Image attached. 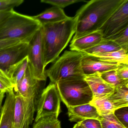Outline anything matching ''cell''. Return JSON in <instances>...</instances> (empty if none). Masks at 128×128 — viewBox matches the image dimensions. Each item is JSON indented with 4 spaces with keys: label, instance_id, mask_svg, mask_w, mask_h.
<instances>
[{
    "label": "cell",
    "instance_id": "1",
    "mask_svg": "<svg viewBox=\"0 0 128 128\" xmlns=\"http://www.w3.org/2000/svg\"><path fill=\"white\" fill-rule=\"evenodd\" d=\"M125 0H92L76 12L75 33L72 41L99 30Z\"/></svg>",
    "mask_w": 128,
    "mask_h": 128
},
{
    "label": "cell",
    "instance_id": "2",
    "mask_svg": "<svg viewBox=\"0 0 128 128\" xmlns=\"http://www.w3.org/2000/svg\"><path fill=\"white\" fill-rule=\"evenodd\" d=\"M76 18L70 17L62 21L42 26L44 67L54 62L66 48L75 34Z\"/></svg>",
    "mask_w": 128,
    "mask_h": 128
},
{
    "label": "cell",
    "instance_id": "3",
    "mask_svg": "<svg viewBox=\"0 0 128 128\" xmlns=\"http://www.w3.org/2000/svg\"><path fill=\"white\" fill-rule=\"evenodd\" d=\"M41 26L32 16L14 11L0 24V39L16 40L29 43Z\"/></svg>",
    "mask_w": 128,
    "mask_h": 128
},
{
    "label": "cell",
    "instance_id": "4",
    "mask_svg": "<svg viewBox=\"0 0 128 128\" xmlns=\"http://www.w3.org/2000/svg\"><path fill=\"white\" fill-rule=\"evenodd\" d=\"M86 54L83 52L66 50L51 66L45 70L46 75L51 82L56 84L60 80L84 78L82 62Z\"/></svg>",
    "mask_w": 128,
    "mask_h": 128
},
{
    "label": "cell",
    "instance_id": "5",
    "mask_svg": "<svg viewBox=\"0 0 128 128\" xmlns=\"http://www.w3.org/2000/svg\"><path fill=\"white\" fill-rule=\"evenodd\" d=\"M61 101L67 108L90 103L93 95L84 78L60 80L56 83Z\"/></svg>",
    "mask_w": 128,
    "mask_h": 128
},
{
    "label": "cell",
    "instance_id": "6",
    "mask_svg": "<svg viewBox=\"0 0 128 128\" xmlns=\"http://www.w3.org/2000/svg\"><path fill=\"white\" fill-rule=\"evenodd\" d=\"M61 101L56 84L50 82L42 90L38 99L35 122L40 118L48 116L58 118L61 112Z\"/></svg>",
    "mask_w": 128,
    "mask_h": 128
},
{
    "label": "cell",
    "instance_id": "7",
    "mask_svg": "<svg viewBox=\"0 0 128 128\" xmlns=\"http://www.w3.org/2000/svg\"><path fill=\"white\" fill-rule=\"evenodd\" d=\"M28 46V42H21L0 49V72L13 80L16 69L27 56Z\"/></svg>",
    "mask_w": 128,
    "mask_h": 128
},
{
    "label": "cell",
    "instance_id": "8",
    "mask_svg": "<svg viewBox=\"0 0 128 128\" xmlns=\"http://www.w3.org/2000/svg\"><path fill=\"white\" fill-rule=\"evenodd\" d=\"M27 57L34 77L40 81H46L43 62L42 26L28 43Z\"/></svg>",
    "mask_w": 128,
    "mask_h": 128
},
{
    "label": "cell",
    "instance_id": "9",
    "mask_svg": "<svg viewBox=\"0 0 128 128\" xmlns=\"http://www.w3.org/2000/svg\"><path fill=\"white\" fill-rule=\"evenodd\" d=\"M39 96L25 98L15 94L14 126L15 128H29L34 120Z\"/></svg>",
    "mask_w": 128,
    "mask_h": 128
},
{
    "label": "cell",
    "instance_id": "10",
    "mask_svg": "<svg viewBox=\"0 0 128 128\" xmlns=\"http://www.w3.org/2000/svg\"><path fill=\"white\" fill-rule=\"evenodd\" d=\"M128 27V0H125L100 29L103 38H108Z\"/></svg>",
    "mask_w": 128,
    "mask_h": 128
},
{
    "label": "cell",
    "instance_id": "11",
    "mask_svg": "<svg viewBox=\"0 0 128 128\" xmlns=\"http://www.w3.org/2000/svg\"><path fill=\"white\" fill-rule=\"evenodd\" d=\"M34 77L31 68L28 64L24 75L15 85L14 91L24 98L40 96L42 89V82Z\"/></svg>",
    "mask_w": 128,
    "mask_h": 128
},
{
    "label": "cell",
    "instance_id": "12",
    "mask_svg": "<svg viewBox=\"0 0 128 128\" xmlns=\"http://www.w3.org/2000/svg\"><path fill=\"white\" fill-rule=\"evenodd\" d=\"M119 64L103 61L94 56L86 54L84 57L82 62V69L85 76L117 70Z\"/></svg>",
    "mask_w": 128,
    "mask_h": 128
},
{
    "label": "cell",
    "instance_id": "13",
    "mask_svg": "<svg viewBox=\"0 0 128 128\" xmlns=\"http://www.w3.org/2000/svg\"><path fill=\"white\" fill-rule=\"evenodd\" d=\"M84 79L90 88L94 98L109 96L115 90V87L102 78L99 73L85 76Z\"/></svg>",
    "mask_w": 128,
    "mask_h": 128
},
{
    "label": "cell",
    "instance_id": "14",
    "mask_svg": "<svg viewBox=\"0 0 128 128\" xmlns=\"http://www.w3.org/2000/svg\"><path fill=\"white\" fill-rule=\"evenodd\" d=\"M69 120L71 122H82L88 119L98 120L100 115L96 108L89 104L68 108Z\"/></svg>",
    "mask_w": 128,
    "mask_h": 128
},
{
    "label": "cell",
    "instance_id": "15",
    "mask_svg": "<svg viewBox=\"0 0 128 128\" xmlns=\"http://www.w3.org/2000/svg\"><path fill=\"white\" fill-rule=\"evenodd\" d=\"M15 93L14 90L6 93V97L0 113V128H14Z\"/></svg>",
    "mask_w": 128,
    "mask_h": 128
},
{
    "label": "cell",
    "instance_id": "16",
    "mask_svg": "<svg viewBox=\"0 0 128 128\" xmlns=\"http://www.w3.org/2000/svg\"><path fill=\"white\" fill-rule=\"evenodd\" d=\"M102 38V31L100 30H97L71 41L70 50L83 52L98 44Z\"/></svg>",
    "mask_w": 128,
    "mask_h": 128
},
{
    "label": "cell",
    "instance_id": "17",
    "mask_svg": "<svg viewBox=\"0 0 128 128\" xmlns=\"http://www.w3.org/2000/svg\"><path fill=\"white\" fill-rule=\"evenodd\" d=\"M41 25L57 23L68 18L63 9L53 6L45 10L40 14L32 16Z\"/></svg>",
    "mask_w": 128,
    "mask_h": 128
},
{
    "label": "cell",
    "instance_id": "18",
    "mask_svg": "<svg viewBox=\"0 0 128 128\" xmlns=\"http://www.w3.org/2000/svg\"><path fill=\"white\" fill-rule=\"evenodd\" d=\"M108 98L116 109L128 106V83L115 88L114 92Z\"/></svg>",
    "mask_w": 128,
    "mask_h": 128
},
{
    "label": "cell",
    "instance_id": "19",
    "mask_svg": "<svg viewBox=\"0 0 128 128\" xmlns=\"http://www.w3.org/2000/svg\"><path fill=\"white\" fill-rule=\"evenodd\" d=\"M121 49L115 42L110 40L102 38V41L96 46L84 51L83 52L90 55L102 54L116 51Z\"/></svg>",
    "mask_w": 128,
    "mask_h": 128
},
{
    "label": "cell",
    "instance_id": "20",
    "mask_svg": "<svg viewBox=\"0 0 128 128\" xmlns=\"http://www.w3.org/2000/svg\"><path fill=\"white\" fill-rule=\"evenodd\" d=\"M92 56L103 61L128 64V52L122 48L110 53Z\"/></svg>",
    "mask_w": 128,
    "mask_h": 128
},
{
    "label": "cell",
    "instance_id": "21",
    "mask_svg": "<svg viewBox=\"0 0 128 128\" xmlns=\"http://www.w3.org/2000/svg\"><path fill=\"white\" fill-rule=\"evenodd\" d=\"M108 96L93 98L90 104L94 106L100 115L114 114L116 108L108 98Z\"/></svg>",
    "mask_w": 128,
    "mask_h": 128
},
{
    "label": "cell",
    "instance_id": "22",
    "mask_svg": "<svg viewBox=\"0 0 128 128\" xmlns=\"http://www.w3.org/2000/svg\"><path fill=\"white\" fill-rule=\"evenodd\" d=\"M100 74L101 78L106 82L115 88L128 83V80H124L119 78L117 74L116 70L106 71Z\"/></svg>",
    "mask_w": 128,
    "mask_h": 128
},
{
    "label": "cell",
    "instance_id": "23",
    "mask_svg": "<svg viewBox=\"0 0 128 128\" xmlns=\"http://www.w3.org/2000/svg\"><path fill=\"white\" fill-rule=\"evenodd\" d=\"M33 128H61L60 121L54 116L42 118L35 122Z\"/></svg>",
    "mask_w": 128,
    "mask_h": 128
},
{
    "label": "cell",
    "instance_id": "24",
    "mask_svg": "<svg viewBox=\"0 0 128 128\" xmlns=\"http://www.w3.org/2000/svg\"><path fill=\"white\" fill-rule=\"evenodd\" d=\"M100 120L102 128H126L120 122L114 114L106 115H100Z\"/></svg>",
    "mask_w": 128,
    "mask_h": 128
},
{
    "label": "cell",
    "instance_id": "25",
    "mask_svg": "<svg viewBox=\"0 0 128 128\" xmlns=\"http://www.w3.org/2000/svg\"><path fill=\"white\" fill-rule=\"evenodd\" d=\"M116 42L122 49L128 51V27L119 33L108 38Z\"/></svg>",
    "mask_w": 128,
    "mask_h": 128
},
{
    "label": "cell",
    "instance_id": "26",
    "mask_svg": "<svg viewBox=\"0 0 128 128\" xmlns=\"http://www.w3.org/2000/svg\"><path fill=\"white\" fill-rule=\"evenodd\" d=\"M15 84L14 81L4 72H0V90L6 93L14 90Z\"/></svg>",
    "mask_w": 128,
    "mask_h": 128
},
{
    "label": "cell",
    "instance_id": "27",
    "mask_svg": "<svg viewBox=\"0 0 128 128\" xmlns=\"http://www.w3.org/2000/svg\"><path fill=\"white\" fill-rule=\"evenodd\" d=\"M114 114L125 128H128V106L115 109Z\"/></svg>",
    "mask_w": 128,
    "mask_h": 128
},
{
    "label": "cell",
    "instance_id": "28",
    "mask_svg": "<svg viewBox=\"0 0 128 128\" xmlns=\"http://www.w3.org/2000/svg\"><path fill=\"white\" fill-rule=\"evenodd\" d=\"M80 2L86 1L83 0H42L41 1L42 2L50 4L61 9Z\"/></svg>",
    "mask_w": 128,
    "mask_h": 128
},
{
    "label": "cell",
    "instance_id": "29",
    "mask_svg": "<svg viewBox=\"0 0 128 128\" xmlns=\"http://www.w3.org/2000/svg\"><path fill=\"white\" fill-rule=\"evenodd\" d=\"M28 58L27 56L16 70L12 78L15 85L24 75L28 66Z\"/></svg>",
    "mask_w": 128,
    "mask_h": 128
},
{
    "label": "cell",
    "instance_id": "30",
    "mask_svg": "<svg viewBox=\"0 0 128 128\" xmlns=\"http://www.w3.org/2000/svg\"><path fill=\"white\" fill-rule=\"evenodd\" d=\"M24 2V0H0V10L13 9L14 7L20 6Z\"/></svg>",
    "mask_w": 128,
    "mask_h": 128
},
{
    "label": "cell",
    "instance_id": "31",
    "mask_svg": "<svg viewBox=\"0 0 128 128\" xmlns=\"http://www.w3.org/2000/svg\"><path fill=\"white\" fill-rule=\"evenodd\" d=\"M78 123L82 128H102L100 121L97 119H88Z\"/></svg>",
    "mask_w": 128,
    "mask_h": 128
},
{
    "label": "cell",
    "instance_id": "32",
    "mask_svg": "<svg viewBox=\"0 0 128 128\" xmlns=\"http://www.w3.org/2000/svg\"><path fill=\"white\" fill-rule=\"evenodd\" d=\"M117 74L124 80H128V64H120L116 70Z\"/></svg>",
    "mask_w": 128,
    "mask_h": 128
},
{
    "label": "cell",
    "instance_id": "33",
    "mask_svg": "<svg viewBox=\"0 0 128 128\" xmlns=\"http://www.w3.org/2000/svg\"><path fill=\"white\" fill-rule=\"evenodd\" d=\"M22 42L16 40L0 39V49L12 46Z\"/></svg>",
    "mask_w": 128,
    "mask_h": 128
},
{
    "label": "cell",
    "instance_id": "34",
    "mask_svg": "<svg viewBox=\"0 0 128 128\" xmlns=\"http://www.w3.org/2000/svg\"><path fill=\"white\" fill-rule=\"evenodd\" d=\"M14 11L13 9L0 11V24L10 16Z\"/></svg>",
    "mask_w": 128,
    "mask_h": 128
},
{
    "label": "cell",
    "instance_id": "35",
    "mask_svg": "<svg viewBox=\"0 0 128 128\" xmlns=\"http://www.w3.org/2000/svg\"><path fill=\"white\" fill-rule=\"evenodd\" d=\"M5 93L0 90V110H1L2 107V103L3 100L5 97Z\"/></svg>",
    "mask_w": 128,
    "mask_h": 128
},
{
    "label": "cell",
    "instance_id": "36",
    "mask_svg": "<svg viewBox=\"0 0 128 128\" xmlns=\"http://www.w3.org/2000/svg\"><path fill=\"white\" fill-rule=\"evenodd\" d=\"M73 128H82V127H81L78 124V123H77V124H76L75 125H74Z\"/></svg>",
    "mask_w": 128,
    "mask_h": 128
},
{
    "label": "cell",
    "instance_id": "37",
    "mask_svg": "<svg viewBox=\"0 0 128 128\" xmlns=\"http://www.w3.org/2000/svg\"><path fill=\"white\" fill-rule=\"evenodd\" d=\"M15 128V127H14V128Z\"/></svg>",
    "mask_w": 128,
    "mask_h": 128
}]
</instances>
